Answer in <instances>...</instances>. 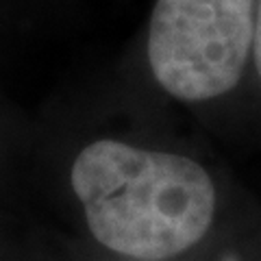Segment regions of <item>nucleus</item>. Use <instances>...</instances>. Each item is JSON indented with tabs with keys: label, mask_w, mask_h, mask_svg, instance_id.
<instances>
[{
	"label": "nucleus",
	"mask_w": 261,
	"mask_h": 261,
	"mask_svg": "<svg viewBox=\"0 0 261 261\" xmlns=\"http://www.w3.org/2000/svg\"><path fill=\"white\" fill-rule=\"evenodd\" d=\"M70 178L94 238L126 257L178 255L214 220L216 187L181 154L100 140L81 150Z\"/></svg>",
	"instance_id": "nucleus-1"
},
{
	"label": "nucleus",
	"mask_w": 261,
	"mask_h": 261,
	"mask_svg": "<svg viewBox=\"0 0 261 261\" xmlns=\"http://www.w3.org/2000/svg\"><path fill=\"white\" fill-rule=\"evenodd\" d=\"M255 0H157L148 61L181 100H209L238 85L255 37Z\"/></svg>",
	"instance_id": "nucleus-2"
},
{
	"label": "nucleus",
	"mask_w": 261,
	"mask_h": 261,
	"mask_svg": "<svg viewBox=\"0 0 261 261\" xmlns=\"http://www.w3.org/2000/svg\"><path fill=\"white\" fill-rule=\"evenodd\" d=\"M252 57H255V65L257 72L261 76V0L257 7V15H255V37H252Z\"/></svg>",
	"instance_id": "nucleus-3"
}]
</instances>
